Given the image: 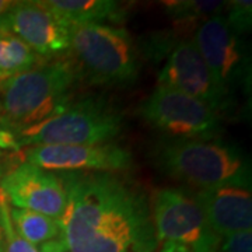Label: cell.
<instances>
[{
    "instance_id": "obj_27",
    "label": "cell",
    "mask_w": 252,
    "mask_h": 252,
    "mask_svg": "<svg viewBox=\"0 0 252 252\" xmlns=\"http://www.w3.org/2000/svg\"><path fill=\"white\" fill-rule=\"evenodd\" d=\"M1 178H3V171H1V167H0V182H1Z\"/></svg>"
},
{
    "instance_id": "obj_28",
    "label": "cell",
    "mask_w": 252,
    "mask_h": 252,
    "mask_svg": "<svg viewBox=\"0 0 252 252\" xmlns=\"http://www.w3.org/2000/svg\"><path fill=\"white\" fill-rule=\"evenodd\" d=\"M63 252H69V251H66V248H64V251H63Z\"/></svg>"
},
{
    "instance_id": "obj_8",
    "label": "cell",
    "mask_w": 252,
    "mask_h": 252,
    "mask_svg": "<svg viewBox=\"0 0 252 252\" xmlns=\"http://www.w3.org/2000/svg\"><path fill=\"white\" fill-rule=\"evenodd\" d=\"M192 39L220 87L231 95L235 90H250L251 52L243 36L227 26L224 16L207 18Z\"/></svg>"
},
{
    "instance_id": "obj_2",
    "label": "cell",
    "mask_w": 252,
    "mask_h": 252,
    "mask_svg": "<svg viewBox=\"0 0 252 252\" xmlns=\"http://www.w3.org/2000/svg\"><path fill=\"white\" fill-rule=\"evenodd\" d=\"M77 72L72 62L58 61L10 76L0 83V132L17 135L72 102Z\"/></svg>"
},
{
    "instance_id": "obj_12",
    "label": "cell",
    "mask_w": 252,
    "mask_h": 252,
    "mask_svg": "<svg viewBox=\"0 0 252 252\" xmlns=\"http://www.w3.org/2000/svg\"><path fill=\"white\" fill-rule=\"evenodd\" d=\"M0 30L20 38L41 58L70 52V30L61 24L39 1H16L0 17Z\"/></svg>"
},
{
    "instance_id": "obj_24",
    "label": "cell",
    "mask_w": 252,
    "mask_h": 252,
    "mask_svg": "<svg viewBox=\"0 0 252 252\" xmlns=\"http://www.w3.org/2000/svg\"><path fill=\"white\" fill-rule=\"evenodd\" d=\"M14 4L16 1H11V0H0V17L4 16Z\"/></svg>"
},
{
    "instance_id": "obj_4",
    "label": "cell",
    "mask_w": 252,
    "mask_h": 252,
    "mask_svg": "<svg viewBox=\"0 0 252 252\" xmlns=\"http://www.w3.org/2000/svg\"><path fill=\"white\" fill-rule=\"evenodd\" d=\"M70 52L83 76L95 84L135 83L140 62L135 42L125 28L87 24L70 30Z\"/></svg>"
},
{
    "instance_id": "obj_14",
    "label": "cell",
    "mask_w": 252,
    "mask_h": 252,
    "mask_svg": "<svg viewBox=\"0 0 252 252\" xmlns=\"http://www.w3.org/2000/svg\"><path fill=\"white\" fill-rule=\"evenodd\" d=\"M39 4L69 30L121 16L119 3L112 0H42Z\"/></svg>"
},
{
    "instance_id": "obj_13",
    "label": "cell",
    "mask_w": 252,
    "mask_h": 252,
    "mask_svg": "<svg viewBox=\"0 0 252 252\" xmlns=\"http://www.w3.org/2000/svg\"><path fill=\"white\" fill-rule=\"evenodd\" d=\"M195 199L210 230L219 237L251 230V178L200 189Z\"/></svg>"
},
{
    "instance_id": "obj_17",
    "label": "cell",
    "mask_w": 252,
    "mask_h": 252,
    "mask_svg": "<svg viewBox=\"0 0 252 252\" xmlns=\"http://www.w3.org/2000/svg\"><path fill=\"white\" fill-rule=\"evenodd\" d=\"M39 56L20 38L0 30V74L14 76L35 67Z\"/></svg>"
},
{
    "instance_id": "obj_7",
    "label": "cell",
    "mask_w": 252,
    "mask_h": 252,
    "mask_svg": "<svg viewBox=\"0 0 252 252\" xmlns=\"http://www.w3.org/2000/svg\"><path fill=\"white\" fill-rule=\"evenodd\" d=\"M158 244L175 243L192 252H215L219 243L195 196L180 188L156 190L150 203Z\"/></svg>"
},
{
    "instance_id": "obj_18",
    "label": "cell",
    "mask_w": 252,
    "mask_h": 252,
    "mask_svg": "<svg viewBox=\"0 0 252 252\" xmlns=\"http://www.w3.org/2000/svg\"><path fill=\"white\" fill-rule=\"evenodd\" d=\"M0 219L4 235V252H39L38 247L30 244L18 234L11 223L10 203L3 190L0 189Z\"/></svg>"
},
{
    "instance_id": "obj_26",
    "label": "cell",
    "mask_w": 252,
    "mask_h": 252,
    "mask_svg": "<svg viewBox=\"0 0 252 252\" xmlns=\"http://www.w3.org/2000/svg\"><path fill=\"white\" fill-rule=\"evenodd\" d=\"M6 79H9V77H7V76H4V74H0V83H1V81H4Z\"/></svg>"
},
{
    "instance_id": "obj_20",
    "label": "cell",
    "mask_w": 252,
    "mask_h": 252,
    "mask_svg": "<svg viewBox=\"0 0 252 252\" xmlns=\"http://www.w3.org/2000/svg\"><path fill=\"white\" fill-rule=\"evenodd\" d=\"M215 252H252V231H241L219 238Z\"/></svg>"
},
{
    "instance_id": "obj_23",
    "label": "cell",
    "mask_w": 252,
    "mask_h": 252,
    "mask_svg": "<svg viewBox=\"0 0 252 252\" xmlns=\"http://www.w3.org/2000/svg\"><path fill=\"white\" fill-rule=\"evenodd\" d=\"M38 250H39V252H63L64 251V245L58 238V240H52V241H48V243L39 245Z\"/></svg>"
},
{
    "instance_id": "obj_10",
    "label": "cell",
    "mask_w": 252,
    "mask_h": 252,
    "mask_svg": "<svg viewBox=\"0 0 252 252\" xmlns=\"http://www.w3.org/2000/svg\"><path fill=\"white\" fill-rule=\"evenodd\" d=\"M26 161L52 172H119L133 165L129 150L112 143L31 146Z\"/></svg>"
},
{
    "instance_id": "obj_19",
    "label": "cell",
    "mask_w": 252,
    "mask_h": 252,
    "mask_svg": "<svg viewBox=\"0 0 252 252\" xmlns=\"http://www.w3.org/2000/svg\"><path fill=\"white\" fill-rule=\"evenodd\" d=\"M225 23L237 35L243 36L251 31L252 1L251 0H233L225 6Z\"/></svg>"
},
{
    "instance_id": "obj_9",
    "label": "cell",
    "mask_w": 252,
    "mask_h": 252,
    "mask_svg": "<svg viewBox=\"0 0 252 252\" xmlns=\"http://www.w3.org/2000/svg\"><path fill=\"white\" fill-rule=\"evenodd\" d=\"M157 83L205 102L219 117L234 109V95L219 86L192 38L180 39L172 48Z\"/></svg>"
},
{
    "instance_id": "obj_6",
    "label": "cell",
    "mask_w": 252,
    "mask_h": 252,
    "mask_svg": "<svg viewBox=\"0 0 252 252\" xmlns=\"http://www.w3.org/2000/svg\"><path fill=\"white\" fill-rule=\"evenodd\" d=\"M147 124L170 139H216L221 117L205 102L165 86H157L139 108Z\"/></svg>"
},
{
    "instance_id": "obj_11",
    "label": "cell",
    "mask_w": 252,
    "mask_h": 252,
    "mask_svg": "<svg viewBox=\"0 0 252 252\" xmlns=\"http://www.w3.org/2000/svg\"><path fill=\"white\" fill-rule=\"evenodd\" d=\"M0 189L13 207L36 212L58 221L64 215L67 195L62 178L34 164H18L1 178Z\"/></svg>"
},
{
    "instance_id": "obj_15",
    "label": "cell",
    "mask_w": 252,
    "mask_h": 252,
    "mask_svg": "<svg viewBox=\"0 0 252 252\" xmlns=\"http://www.w3.org/2000/svg\"><path fill=\"white\" fill-rule=\"evenodd\" d=\"M164 9L171 18L177 30L190 31L215 16H223L227 1L220 0H168L164 1Z\"/></svg>"
},
{
    "instance_id": "obj_5",
    "label": "cell",
    "mask_w": 252,
    "mask_h": 252,
    "mask_svg": "<svg viewBox=\"0 0 252 252\" xmlns=\"http://www.w3.org/2000/svg\"><path fill=\"white\" fill-rule=\"evenodd\" d=\"M122 115L105 99L72 101L62 112L14 135L20 147L48 144H104L122 132Z\"/></svg>"
},
{
    "instance_id": "obj_3",
    "label": "cell",
    "mask_w": 252,
    "mask_h": 252,
    "mask_svg": "<svg viewBox=\"0 0 252 252\" xmlns=\"http://www.w3.org/2000/svg\"><path fill=\"white\" fill-rule=\"evenodd\" d=\"M154 154L165 175L200 189L251 178L243 152L216 139H165Z\"/></svg>"
},
{
    "instance_id": "obj_16",
    "label": "cell",
    "mask_w": 252,
    "mask_h": 252,
    "mask_svg": "<svg viewBox=\"0 0 252 252\" xmlns=\"http://www.w3.org/2000/svg\"><path fill=\"white\" fill-rule=\"evenodd\" d=\"M10 217L18 234L35 247L61 235V223L45 215L10 206Z\"/></svg>"
},
{
    "instance_id": "obj_22",
    "label": "cell",
    "mask_w": 252,
    "mask_h": 252,
    "mask_svg": "<svg viewBox=\"0 0 252 252\" xmlns=\"http://www.w3.org/2000/svg\"><path fill=\"white\" fill-rule=\"evenodd\" d=\"M156 252H192L188 247L175 243H162L158 245Z\"/></svg>"
},
{
    "instance_id": "obj_1",
    "label": "cell",
    "mask_w": 252,
    "mask_h": 252,
    "mask_svg": "<svg viewBox=\"0 0 252 252\" xmlns=\"http://www.w3.org/2000/svg\"><path fill=\"white\" fill-rule=\"evenodd\" d=\"M67 195L59 240L69 252H156L150 203L112 172H61Z\"/></svg>"
},
{
    "instance_id": "obj_25",
    "label": "cell",
    "mask_w": 252,
    "mask_h": 252,
    "mask_svg": "<svg viewBox=\"0 0 252 252\" xmlns=\"http://www.w3.org/2000/svg\"><path fill=\"white\" fill-rule=\"evenodd\" d=\"M0 252H4V235H3V225L0 219Z\"/></svg>"
},
{
    "instance_id": "obj_21",
    "label": "cell",
    "mask_w": 252,
    "mask_h": 252,
    "mask_svg": "<svg viewBox=\"0 0 252 252\" xmlns=\"http://www.w3.org/2000/svg\"><path fill=\"white\" fill-rule=\"evenodd\" d=\"M0 149L3 150H14V152H20V146H18L16 137L7 133V132H0Z\"/></svg>"
}]
</instances>
